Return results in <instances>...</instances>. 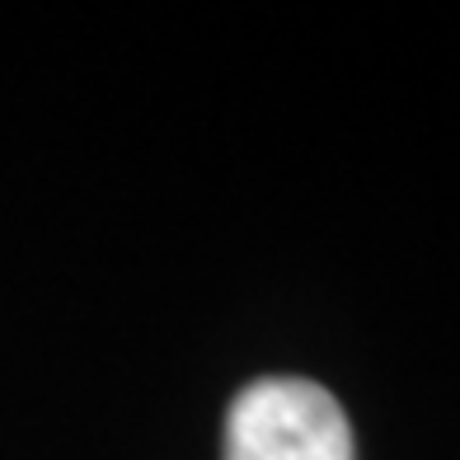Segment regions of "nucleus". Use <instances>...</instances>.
Here are the masks:
<instances>
[{
	"label": "nucleus",
	"instance_id": "f257e3e1",
	"mask_svg": "<svg viewBox=\"0 0 460 460\" xmlns=\"http://www.w3.org/2000/svg\"><path fill=\"white\" fill-rule=\"evenodd\" d=\"M226 460H352V423L324 385L263 376L226 413Z\"/></svg>",
	"mask_w": 460,
	"mask_h": 460
}]
</instances>
